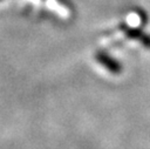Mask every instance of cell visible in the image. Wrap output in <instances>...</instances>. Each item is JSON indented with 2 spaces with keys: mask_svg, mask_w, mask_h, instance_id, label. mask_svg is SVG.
<instances>
[{
  "mask_svg": "<svg viewBox=\"0 0 150 149\" xmlns=\"http://www.w3.org/2000/svg\"><path fill=\"white\" fill-rule=\"evenodd\" d=\"M97 60H98V62L100 63H102L109 72H111V73H118L120 72V66H118V63L117 62H115V61H112L111 59H109L108 56H105L104 54H101V55H98L97 56Z\"/></svg>",
  "mask_w": 150,
  "mask_h": 149,
  "instance_id": "cell-1",
  "label": "cell"
}]
</instances>
